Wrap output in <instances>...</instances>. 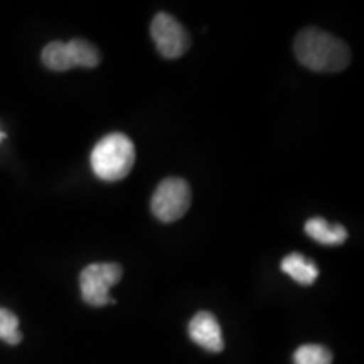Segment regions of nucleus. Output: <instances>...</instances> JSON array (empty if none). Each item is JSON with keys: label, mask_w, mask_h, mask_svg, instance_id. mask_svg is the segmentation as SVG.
I'll return each mask as SVG.
<instances>
[{"label": "nucleus", "mask_w": 364, "mask_h": 364, "mask_svg": "<svg viewBox=\"0 0 364 364\" xmlns=\"http://www.w3.org/2000/svg\"><path fill=\"white\" fill-rule=\"evenodd\" d=\"M282 272H285L290 279L300 285H312L318 277L316 263L300 253H290L282 260Z\"/></svg>", "instance_id": "8"}, {"label": "nucleus", "mask_w": 364, "mask_h": 364, "mask_svg": "<svg viewBox=\"0 0 364 364\" xmlns=\"http://www.w3.org/2000/svg\"><path fill=\"white\" fill-rule=\"evenodd\" d=\"M150 34H152L157 51L166 59L181 58L182 54L188 53L191 46L188 31L174 16L167 12H159L154 17Z\"/></svg>", "instance_id": "6"}, {"label": "nucleus", "mask_w": 364, "mask_h": 364, "mask_svg": "<svg viewBox=\"0 0 364 364\" xmlns=\"http://www.w3.org/2000/svg\"><path fill=\"white\" fill-rule=\"evenodd\" d=\"M306 233L321 245H341L348 240V230L343 225H331L322 218H312L306 223Z\"/></svg>", "instance_id": "9"}, {"label": "nucleus", "mask_w": 364, "mask_h": 364, "mask_svg": "<svg viewBox=\"0 0 364 364\" xmlns=\"http://www.w3.org/2000/svg\"><path fill=\"white\" fill-rule=\"evenodd\" d=\"M124 270L118 263H91L81 272V297L91 307H103L115 304L110 297V289L122 280Z\"/></svg>", "instance_id": "4"}, {"label": "nucleus", "mask_w": 364, "mask_h": 364, "mask_svg": "<svg viewBox=\"0 0 364 364\" xmlns=\"http://www.w3.org/2000/svg\"><path fill=\"white\" fill-rule=\"evenodd\" d=\"M189 338L209 353H221L225 349L221 326L211 312H198L189 322Z\"/></svg>", "instance_id": "7"}, {"label": "nucleus", "mask_w": 364, "mask_h": 364, "mask_svg": "<svg viewBox=\"0 0 364 364\" xmlns=\"http://www.w3.org/2000/svg\"><path fill=\"white\" fill-rule=\"evenodd\" d=\"M191 188L184 179L169 177L157 186L152 196V213L159 221L174 223L188 213Z\"/></svg>", "instance_id": "5"}, {"label": "nucleus", "mask_w": 364, "mask_h": 364, "mask_svg": "<svg viewBox=\"0 0 364 364\" xmlns=\"http://www.w3.org/2000/svg\"><path fill=\"white\" fill-rule=\"evenodd\" d=\"M91 169L105 182H117L130 174L135 164L134 142L124 134L103 136L91 150Z\"/></svg>", "instance_id": "2"}, {"label": "nucleus", "mask_w": 364, "mask_h": 364, "mask_svg": "<svg viewBox=\"0 0 364 364\" xmlns=\"http://www.w3.org/2000/svg\"><path fill=\"white\" fill-rule=\"evenodd\" d=\"M43 63L51 71H68L73 68H95L102 61V54L95 44L85 39H73L70 43L54 41L43 49Z\"/></svg>", "instance_id": "3"}, {"label": "nucleus", "mask_w": 364, "mask_h": 364, "mask_svg": "<svg viewBox=\"0 0 364 364\" xmlns=\"http://www.w3.org/2000/svg\"><path fill=\"white\" fill-rule=\"evenodd\" d=\"M294 364H332V353L321 344H304L294 353Z\"/></svg>", "instance_id": "10"}, {"label": "nucleus", "mask_w": 364, "mask_h": 364, "mask_svg": "<svg viewBox=\"0 0 364 364\" xmlns=\"http://www.w3.org/2000/svg\"><path fill=\"white\" fill-rule=\"evenodd\" d=\"M0 139H2V135H0Z\"/></svg>", "instance_id": "12"}, {"label": "nucleus", "mask_w": 364, "mask_h": 364, "mask_svg": "<svg viewBox=\"0 0 364 364\" xmlns=\"http://www.w3.org/2000/svg\"><path fill=\"white\" fill-rule=\"evenodd\" d=\"M300 65L316 73H339L351 63V51L343 41L317 27L300 31L294 43Z\"/></svg>", "instance_id": "1"}, {"label": "nucleus", "mask_w": 364, "mask_h": 364, "mask_svg": "<svg viewBox=\"0 0 364 364\" xmlns=\"http://www.w3.org/2000/svg\"><path fill=\"white\" fill-rule=\"evenodd\" d=\"M0 339L6 341L11 346L19 344L22 341V334L19 331V317L2 307H0Z\"/></svg>", "instance_id": "11"}]
</instances>
